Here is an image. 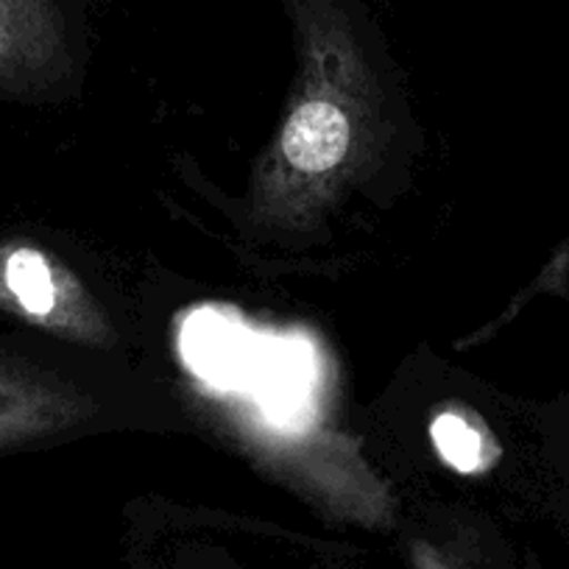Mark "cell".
<instances>
[{
  "label": "cell",
  "mask_w": 569,
  "mask_h": 569,
  "mask_svg": "<svg viewBox=\"0 0 569 569\" xmlns=\"http://www.w3.org/2000/svg\"><path fill=\"white\" fill-rule=\"evenodd\" d=\"M352 126L332 101H308L291 114L282 131V154L297 171L327 173L347 157Z\"/></svg>",
  "instance_id": "1"
},
{
  "label": "cell",
  "mask_w": 569,
  "mask_h": 569,
  "mask_svg": "<svg viewBox=\"0 0 569 569\" xmlns=\"http://www.w3.org/2000/svg\"><path fill=\"white\" fill-rule=\"evenodd\" d=\"M0 293L29 319H51L59 308L57 271L31 246L0 251Z\"/></svg>",
  "instance_id": "2"
},
{
  "label": "cell",
  "mask_w": 569,
  "mask_h": 569,
  "mask_svg": "<svg viewBox=\"0 0 569 569\" xmlns=\"http://www.w3.org/2000/svg\"><path fill=\"white\" fill-rule=\"evenodd\" d=\"M430 439H433L439 458H445L447 467L461 475L486 472L500 456L489 430L461 413L436 416L430 425Z\"/></svg>",
  "instance_id": "3"
},
{
  "label": "cell",
  "mask_w": 569,
  "mask_h": 569,
  "mask_svg": "<svg viewBox=\"0 0 569 569\" xmlns=\"http://www.w3.org/2000/svg\"><path fill=\"white\" fill-rule=\"evenodd\" d=\"M46 23L42 0H0V68L23 57L26 48L40 46Z\"/></svg>",
  "instance_id": "4"
}]
</instances>
